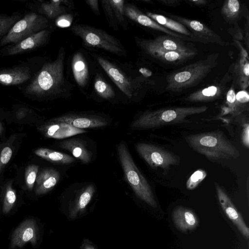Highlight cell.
Here are the masks:
<instances>
[{"mask_svg": "<svg viewBox=\"0 0 249 249\" xmlns=\"http://www.w3.org/2000/svg\"><path fill=\"white\" fill-rule=\"evenodd\" d=\"M124 13L125 16L143 26L164 33L169 36L183 40H186L188 38L191 39L187 36L175 33L165 28L146 15L144 14L133 5L129 3L125 4Z\"/></svg>", "mask_w": 249, "mask_h": 249, "instance_id": "13", "label": "cell"}, {"mask_svg": "<svg viewBox=\"0 0 249 249\" xmlns=\"http://www.w3.org/2000/svg\"><path fill=\"white\" fill-rule=\"evenodd\" d=\"M146 15L165 28L192 38L188 29L180 23L164 16L146 12Z\"/></svg>", "mask_w": 249, "mask_h": 249, "instance_id": "25", "label": "cell"}, {"mask_svg": "<svg viewBox=\"0 0 249 249\" xmlns=\"http://www.w3.org/2000/svg\"><path fill=\"white\" fill-rule=\"evenodd\" d=\"M206 172L202 169L195 171L188 178L186 182V187L188 190L195 189L206 178Z\"/></svg>", "mask_w": 249, "mask_h": 249, "instance_id": "33", "label": "cell"}, {"mask_svg": "<svg viewBox=\"0 0 249 249\" xmlns=\"http://www.w3.org/2000/svg\"><path fill=\"white\" fill-rule=\"evenodd\" d=\"M215 187L220 204L228 218L236 226L241 233L246 238L249 236V230L242 217L235 208L224 190L215 183Z\"/></svg>", "mask_w": 249, "mask_h": 249, "instance_id": "14", "label": "cell"}, {"mask_svg": "<svg viewBox=\"0 0 249 249\" xmlns=\"http://www.w3.org/2000/svg\"><path fill=\"white\" fill-rule=\"evenodd\" d=\"M173 19L185 26L190 32L192 38L195 41L204 43H213L222 46L229 45L228 42L222 38L213 31L201 22L184 18L180 16L170 15Z\"/></svg>", "mask_w": 249, "mask_h": 249, "instance_id": "10", "label": "cell"}, {"mask_svg": "<svg viewBox=\"0 0 249 249\" xmlns=\"http://www.w3.org/2000/svg\"><path fill=\"white\" fill-rule=\"evenodd\" d=\"M189 1L190 2H192L195 4H197V5H203V4H205L207 2V1L206 0H189Z\"/></svg>", "mask_w": 249, "mask_h": 249, "instance_id": "45", "label": "cell"}, {"mask_svg": "<svg viewBox=\"0 0 249 249\" xmlns=\"http://www.w3.org/2000/svg\"><path fill=\"white\" fill-rule=\"evenodd\" d=\"M94 88L96 93L104 99H110L115 96L113 89L100 75L95 77Z\"/></svg>", "mask_w": 249, "mask_h": 249, "instance_id": "31", "label": "cell"}, {"mask_svg": "<svg viewBox=\"0 0 249 249\" xmlns=\"http://www.w3.org/2000/svg\"><path fill=\"white\" fill-rule=\"evenodd\" d=\"M218 56L217 53L210 54L173 72L167 77L166 89L179 92L196 86L216 66Z\"/></svg>", "mask_w": 249, "mask_h": 249, "instance_id": "3", "label": "cell"}, {"mask_svg": "<svg viewBox=\"0 0 249 249\" xmlns=\"http://www.w3.org/2000/svg\"><path fill=\"white\" fill-rule=\"evenodd\" d=\"M71 30L88 46L102 49L118 55L125 54L120 42L104 31L84 24H74L71 26Z\"/></svg>", "mask_w": 249, "mask_h": 249, "instance_id": "6", "label": "cell"}, {"mask_svg": "<svg viewBox=\"0 0 249 249\" xmlns=\"http://www.w3.org/2000/svg\"><path fill=\"white\" fill-rule=\"evenodd\" d=\"M83 249H95L93 246L87 242H85L84 244L83 245Z\"/></svg>", "mask_w": 249, "mask_h": 249, "instance_id": "46", "label": "cell"}, {"mask_svg": "<svg viewBox=\"0 0 249 249\" xmlns=\"http://www.w3.org/2000/svg\"><path fill=\"white\" fill-rule=\"evenodd\" d=\"M231 78L230 72L229 73L228 71L218 84L211 85L194 92L186 97L185 100L189 102H207L217 99L225 93L226 85Z\"/></svg>", "mask_w": 249, "mask_h": 249, "instance_id": "16", "label": "cell"}, {"mask_svg": "<svg viewBox=\"0 0 249 249\" xmlns=\"http://www.w3.org/2000/svg\"><path fill=\"white\" fill-rule=\"evenodd\" d=\"M37 229L36 221L28 219L22 222L14 231L11 238V248L22 247L30 243L35 245L37 242Z\"/></svg>", "mask_w": 249, "mask_h": 249, "instance_id": "15", "label": "cell"}, {"mask_svg": "<svg viewBox=\"0 0 249 249\" xmlns=\"http://www.w3.org/2000/svg\"><path fill=\"white\" fill-rule=\"evenodd\" d=\"M12 155V150L9 147H4L1 151L0 156V160L2 164H6L10 160Z\"/></svg>", "mask_w": 249, "mask_h": 249, "instance_id": "39", "label": "cell"}, {"mask_svg": "<svg viewBox=\"0 0 249 249\" xmlns=\"http://www.w3.org/2000/svg\"><path fill=\"white\" fill-rule=\"evenodd\" d=\"M39 167L36 165H30L25 170V182L28 188L32 190L36 182Z\"/></svg>", "mask_w": 249, "mask_h": 249, "instance_id": "34", "label": "cell"}, {"mask_svg": "<svg viewBox=\"0 0 249 249\" xmlns=\"http://www.w3.org/2000/svg\"><path fill=\"white\" fill-rule=\"evenodd\" d=\"M48 20L44 16L31 12L17 21L0 40V47L16 44L36 33L46 29Z\"/></svg>", "mask_w": 249, "mask_h": 249, "instance_id": "7", "label": "cell"}, {"mask_svg": "<svg viewBox=\"0 0 249 249\" xmlns=\"http://www.w3.org/2000/svg\"><path fill=\"white\" fill-rule=\"evenodd\" d=\"M232 65L230 72L234 84L242 90H245L249 85V59L239 54Z\"/></svg>", "mask_w": 249, "mask_h": 249, "instance_id": "21", "label": "cell"}, {"mask_svg": "<svg viewBox=\"0 0 249 249\" xmlns=\"http://www.w3.org/2000/svg\"><path fill=\"white\" fill-rule=\"evenodd\" d=\"M21 15L14 13L11 15L0 14V40L8 33L14 24L21 18Z\"/></svg>", "mask_w": 249, "mask_h": 249, "instance_id": "30", "label": "cell"}, {"mask_svg": "<svg viewBox=\"0 0 249 249\" xmlns=\"http://www.w3.org/2000/svg\"><path fill=\"white\" fill-rule=\"evenodd\" d=\"M51 35L49 30L44 29L20 42L12 44L2 51L3 55L12 56L34 51L47 42Z\"/></svg>", "mask_w": 249, "mask_h": 249, "instance_id": "11", "label": "cell"}, {"mask_svg": "<svg viewBox=\"0 0 249 249\" xmlns=\"http://www.w3.org/2000/svg\"><path fill=\"white\" fill-rule=\"evenodd\" d=\"M62 1L61 0H53L49 2L60 15H63L65 12L64 7L61 5Z\"/></svg>", "mask_w": 249, "mask_h": 249, "instance_id": "40", "label": "cell"}, {"mask_svg": "<svg viewBox=\"0 0 249 249\" xmlns=\"http://www.w3.org/2000/svg\"><path fill=\"white\" fill-rule=\"evenodd\" d=\"M63 48L56 58L44 64L25 86V94L31 97L43 98L60 94L64 89V60Z\"/></svg>", "mask_w": 249, "mask_h": 249, "instance_id": "1", "label": "cell"}, {"mask_svg": "<svg viewBox=\"0 0 249 249\" xmlns=\"http://www.w3.org/2000/svg\"><path fill=\"white\" fill-rule=\"evenodd\" d=\"M72 21V16L71 14H63L57 18L55 24L60 28H67L71 26Z\"/></svg>", "mask_w": 249, "mask_h": 249, "instance_id": "37", "label": "cell"}, {"mask_svg": "<svg viewBox=\"0 0 249 249\" xmlns=\"http://www.w3.org/2000/svg\"><path fill=\"white\" fill-rule=\"evenodd\" d=\"M136 150L144 160L153 168L167 170L170 166L179 162V158L173 153L157 145L138 143Z\"/></svg>", "mask_w": 249, "mask_h": 249, "instance_id": "8", "label": "cell"}, {"mask_svg": "<svg viewBox=\"0 0 249 249\" xmlns=\"http://www.w3.org/2000/svg\"><path fill=\"white\" fill-rule=\"evenodd\" d=\"M229 32L233 36V40L239 41V40H242L243 37V34L242 31L239 27L235 26L233 29H230Z\"/></svg>", "mask_w": 249, "mask_h": 249, "instance_id": "42", "label": "cell"}, {"mask_svg": "<svg viewBox=\"0 0 249 249\" xmlns=\"http://www.w3.org/2000/svg\"><path fill=\"white\" fill-rule=\"evenodd\" d=\"M2 125L1 124L0 122V133H1V132L2 131Z\"/></svg>", "mask_w": 249, "mask_h": 249, "instance_id": "47", "label": "cell"}, {"mask_svg": "<svg viewBox=\"0 0 249 249\" xmlns=\"http://www.w3.org/2000/svg\"><path fill=\"white\" fill-rule=\"evenodd\" d=\"M37 156L48 161L62 164L73 162L74 159L70 155L48 148H41L35 151Z\"/></svg>", "mask_w": 249, "mask_h": 249, "instance_id": "28", "label": "cell"}, {"mask_svg": "<svg viewBox=\"0 0 249 249\" xmlns=\"http://www.w3.org/2000/svg\"><path fill=\"white\" fill-rule=\"evenodd\" d=\"M241 13V7L238 0H228L224 2L221 14L224 19L228 22L236 21Z\"/></svg>", "mask_w": 249, "mask_h": 249, "instance_id": "29", "label": "cell"}, {"mask_svg": "<svg viewBox=\"0 0 249 249\" xmlns=\"http://www.w3.org/2000/svg\"><path fill=\"white\" fill-rule=\"evenodd\" d=\"M42 130L46 137L56 139H62L87 132L67 123L54 121L44 126Z\"/></svg>", "mask_w": 249, "mask_h": 249, "instance_id": "20", "label": "cell"}, {"mask_svg": "<svg viewBox=\"0 0 249 249\" xmlns=\"http://www.w3.org/2000/svg\"><path fill=\"white\" fill-rule=\"evenodd\" d=\"M185 139L193 149L210 160L236 159L240 155L221 131L190 135Z\"/></svg>", "mask_w": 249, "mask_h": 249, "instance_id": "2", "label": "cell"}, {"mask_svg": "<svg viewBox=\"0 0 249 249\" xmlns=\"http://www.w3.org/2000/svg\"><path fill=\"white\" fill-rule=\"evenodd\" d=\"M52 121L69 124L79 129L95 128L107 125L103 118L96 116L78 114H67L53 119Z\"/></svg>", "mask_w": 249, "mask_h": 249, "instance_id": "17", "label": "cell"}, {"mask_svg": "<svg viewBox=\"0 0 249 249\" xmlns=\"http://www.w3.org/2000/svg\"><path fill=\"white\" fill-rule=\"evenodd\" d=\"M60 147L70 151L75 158L83 163H88L91 160V153L79 140L70 139L64 141L60 144Z\"/></svg>", "mask_w": 249, "mask_h": 249, "instance_id": "26", "label": "cell"}, {"mask_svg": "<svg viewBox=\"0 0 249 249\" xmlns=\"http://www.w3.org/2000/svg\"><path fill=\"white\" fill-rule=\"evenodd\" d=\"M146 40L149 44L165 51L196 54L194 46L173 36H160L153 39Z\"/></svg>", "mask_w": 249, "mask_h": 249, "instance_id": "19", "label": "cell"}, {"mask_svg": "<svg viewBox=\"0 0 249 249\" xmlns=\"http://www.w3.org/2000/svg\"><path fill=\"white\" fill-rule=\"evenodd\" d=\"M86 2L95 14H99V1L98 0H88Z\"/></svg>", "mask_w": 249, "mask_h": 249, "instance_id": "43", "label": "cell"}, {"mask_svg": "<svg viewBox=\"0 0 249 249\" xmlns=\"http://www.w3.org/2000/svg\"><path fill=\"white\" fill-rule=\"evenodd\" d=\"M60 179L58 172L53 168H45L37 174L36 180V195L44 194L52 190Z\"/></svg>", "mask_w": 249, "mask_h": 249, "instance_id": "22", "label": "cell"}, {"mask_svg": "<svg viewBox=\"0 0 249 249\" xmlns=\"http://www.w3.org/2000/svg\"><path fill=\"white\" fill-rule=\"evenodd\" d=\"M95 192L92 184L87 186L77 196L70 212V216L74 218L79 213L82 212L91 200Z\"/></svg>", "mask_w": 249, "mask_h": 249, "instance_id": "27", "label": "cell"}, {"mask_svg": "<svg viewBox=\"0 0 249 249\" xmlns=\"http://www.w3.org/2000/svg\"><path fill=\"white\" fill-rule=\"evenodd\" d=\"M117 151L125 179L135 194L149 205L156 207L151 188L135 164L125 144L121 142L118 146Z\"/></svg>", "mask_w": 249, "mask_h": 249, "instance_id": "5", "label": "cell"}, {"mask_svg": "<svg viewBox=\"0 0 249 249\" xmlns=\"http://www.w3.org/2000/svg\"><path fill=\"white\" fill-rule=\"evenodd\" d=\"M114 16L116 19L122 24L124 23V0H108ZM113 13V14H114Z\"/></svg>", "mask_w": 249, "mask_h": 249, "instance_id": "32", "label": "cell"}, {"mask_svg": "<svg viewBox=\"0 0 249 249\" xmlns=\"http://www.w3.org/2000/svg\"><path fill=\"white\" fill-rule=\"evenodd\" d=\"M172 217L176 226L182 231L193 230L198 224L195 214L190 209L181 206L174 209Z\"/></svg>", "mask_w": 249, "mask_h": 249, "instance_id": "23", "label": "cell"}, {"mask_svg": "<svg viewBox=\"0 0 249 249\" xmlns=\"http://www.w3.org/2000/svg\"><path fill=\"white\" fill-rule=\"evenodd\" d=\"M139 46L147 54L164 63L178 64L194 56L196 54L165 51L149 44L146 39L138 41Z\"/></svg>", "mask_w": 249, "mask_h": 249, "instance_id": "12", "label": "cell"}, {"mask_svg": "<svg viewBox=\"0 0 249 249\" xmlns=\"http://www.w3.org/2000/svg\"><path fill=\"white\" fill-rule=\"evenodd\" d=\"M208 107H177L147 111L133 121L131 127L134 128H152L168 124L182 122L189 116L206 111Z\"/></svg>", "mask_w": 249, "mask_h": 249, "instance_id": "4", "label": "cell"}, {"mask_svg": "<svg viewBox=\"0 0 249 249\" xmlns=\"http://www.w3.org/2000/svg\"><path fill=\"white\" fill-rule=\"evenodd\" d=\"M227 104L231 109H234L239 104L236 99V94L233 87L227 91L226 94Z\"/></svg>", "mask_w": 249, "mask_h": 249, "instance_id": "38", "label": "cell"}, {"mask_svg": "<svg viewBox=\"0 0 249 249\" xmlns=\"http://www.w3.org/2000/svg\"><path fill=\"white\" fill-rule=\"evenodd\" d=\"M16 198L15 191L11 187H7L2 207L4 213H9L16 202Z\"/></svg>", "mask_w": 249, "mask_h": 249, "instance_id": "35", "label": "cell"}, {"mask_svg": "<svg viewBox=\"0 0 249 249\" xmlns=\"http://www.w3.org/2000/svg\"><path fill=\"white\" fill-rule=\"evenodd\" d=\"M242 142L247 147L249 146V125L248 124H246L244 125L243 131L242 132Z\"/></svg>", "mask_w": 249, "mask_h": 249, "instance_id": "41", "label": "cell"}, {"mask_svg": "<svg viewBox=\"0 0 249 249\" xmlns=\"http://www.w3.org/2000/svg\"><path fill=\"white\" fill-rule=\"evenodd\" d=\"M96 59L105 72L124 95L130 99L136 95L140 88L138 83L109 61L101 56L97 57Z\"/></svg>", "mask_w": 249, "mask_h": 249, "instance_id": "9", "label": "cell"}, {"mask_svg": "<svg viewBox=\"0 0 249 249\" xmlns=\"http://www.w3.org/2000/svg\"><path fill=\"white\" fill-rule=\"evenodd\" d=\"M158 1L162 4L171 7L178 6L180 3V1L178 0H160Z\"/></svg>", "mask_w": 249, "mask_h": 249, "instance_id": "44", "label": "cell"}, {"mask_svg": "<svg viewBox=\"0 0 249 249\" xmlns=\"http://www.w3.org/2000/svg\"><path fill=\"white\" fill-rule=\"evenodd\" d=\"M38 12L50 19H53L60 16L49 2L41 3L38 8Z\"/></svg>", "mask_w": 249, "mask_h": 249, "instance_id": "36", "label": "cell"}, {"mask_svg": "<svg viewBox=\"0 0 249 249\" xmlns=\"http://www.w3.org/2000/svg\"><path fill=\"white\" fill-rule=\"evenodd\" d=\"M31 70L27 66L0 69V84L6 86L21 84L32 78Z\"/></svg>", "mask_w": 249, "mask_h": 249, "instance_id": "18", "label": "cell"}, {"mask_svg": "<svg viewBox=\"0 0 249 249\" xmlns=\"http://www.w3.org/2000/svg\"><path fill=\"white\" fill-rule=\"evenodd\" d=\"M71 69L74 80L80 87H84L89 79V69L87 62L82 54L75 53L71 61Z\"/></svg>", "mask_w": 249, "mask_h": 249, "instance_id": "24", "label": "cell"}]
</instances>
